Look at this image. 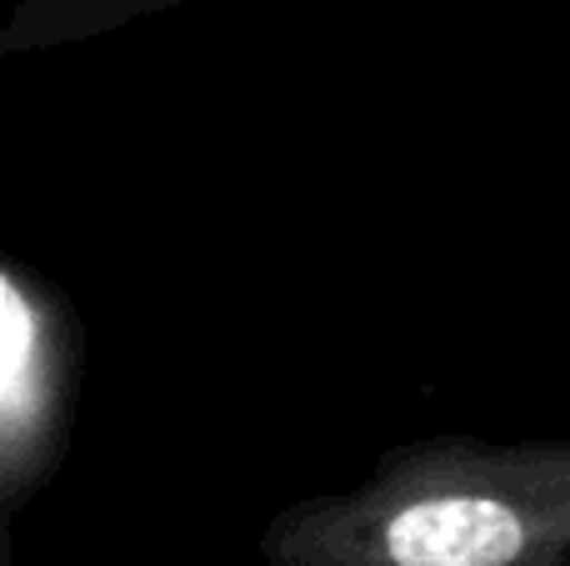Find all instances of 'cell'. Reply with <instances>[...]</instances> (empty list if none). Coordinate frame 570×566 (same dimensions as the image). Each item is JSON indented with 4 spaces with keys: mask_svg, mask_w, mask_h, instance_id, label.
<instances>
[{
    "mask_svg": "<svg viewBox=\"0 0 570 566\" xmlns=\"http://www.w3.org/2000/svg\"><path fill=\"white\" fill-rule=\"evenodd\" d=\"M266 566H570V441L431 437L281 507Z\"/></svg>",
    "mask_w": 570,
    "mask_h": 566,
    "instance_id": "6da1fadb",
    "label": "cell"
},
{
    "mask_svg": "<svg viewBox=\"0 0 570 566\" xmlns=\"http://www.w3.org/2000/svg\"><path fill=\"white\" fill-rule=\"evenodd\" d=\"M190 0H26L10 10L0 26V50L6 56H26V50H56L80 46V40L126 30L146 16H166Z\"/></svg>",
    "mask_w": 570,
    "mask_h": 566,
    "instance_id": "3957f363",
    "label": "cell"
},
{
    "mask_svg": "<svg viewBox=\"0 0 570 566\" xmlns=\"http://www.w3.org/2000/svg\"><path fill=\"white\" fill-rule=\"evenodd\" d=\"M80 321L20 256L0 271V507L6 521L46 491L76 421Z\"/></svg>",
    "mask_w": 570,
    "mask_h": 566,
    "instance_id": "7a4b0ae2",
    "label": "cell"
}]
</instances>
